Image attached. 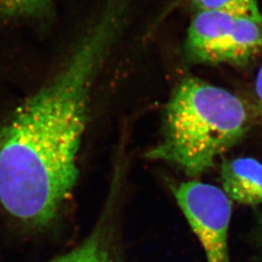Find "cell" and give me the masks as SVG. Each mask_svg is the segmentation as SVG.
<instances>
[{
    "label": "cell",
    "instance_id": "obj_1",
    "mask_svg": "<svg viewBox=\"0 0 262 262\" xmlns=\"http://www.w3.org/2000/svg\"><path fill=\"white\" fill-rule=\"evenodd\" d=\"M135 0H107L66 63L0 130V202L13 217L47 225L79 176L91 93Z\"/></svg>",
    "mask_w": 262,
    "mask_h": 262
},
{
    "label": "cell",
    "instance_id": "obj_2",
    "mask_svg": "<svg viewBox=\"0 0 262 262\" xmlns=\"http://www.w3.org/2000/svg\"><path fill=\"white\" fill-rule=\"evenodd\" d=\"M252 123V110L237 95L197 77H185L165 106L161 139L146 157L196 178L242 140Z\"/></svg>",
    "mask_w": 262,
    "mask_h": 262
},
{
    "label": "cell",
    "instance_id": "obj_3",
    "mask_svg": "<svg viewBox=\"0 0 262 262\" xmlns=\"http://www.w3.org/2000/svg\"><path fill=\"white\" fill-rule=\"evenodd\" d=\"M262 52V19L225 12H195L184 53L195 64H248Z\"/></svg>",
    "mask_w": 262,
    "mask_h": 262
},
{
    "label": "cell",
    "instance_id": "obj_4",
    "mask_svg": "<svg viewBox=\"0 0 262 262\" xmlns=\"http://www.w3.org/2000/svg\"><path fill=\"white\" fill-rule=\"evenodd\" d=\"M175 200L199 240L207 262H230L228 237L232 201L214 185L197 180L173 188Z\"/></svg>",
    "mask_w": 262,
    "mask_h": 262
},
{
    "label": "cell",
    "instance_id": "obj_5",
    "mask_svg": "<svg viewBox=\"0 0 262 262\" xmlns=\"http://www.w3.org/2000/svg\"><path fill=\"white\" fill-rule=\"evenodd\" d=\"M223 190L231 200L243 205L262 204V162L253 158L225 161L221 169Z\"/></svg>",
    "mask_w": 262,
    "mask_h": 262
},
{
    "label": "cell",
    "instance_id": "obj_6",
    "mask_svg": "<svg viewBox=\"0 0 262 262\" xmlns=\"http://www.w3.org/2000/svg\"><path fill=\"white\" fill-rule=\"evenodd\" d=\"M49 262H116L109 238L102 227L94 229L73 250Z\"/></svg>",
    "mask_w": 262,
    "mask_h": 262
},
{
    "label": "cell",
    "instance_id": "obj_7",
    "mask_svg": "<svg viewBox=\"0 0 262 262\" xmlns=\"http://www.w3.org/2000/svg\"><path fill=\"white\" fill-rule=\"evenodd\" d=\"M194 12H225L262 19L258 0H182Z\"/></svg>",
    "mask_w": 262,
    "mask_h": 262
},
{
    "label": "cell",
    "instance_id": "obj_8",
    "mask_svg": "<svg viewBox=\"0 0 262 262\" xmlns=\"http://www.w3.org/2000/svg\"><path fill=\"white\" fill-rule=\"evenodd\" d=\"M53 0H0V19H38L50 12Z\"/></svg>",
    "mask_w": 262,
    "mask_h": 262
},
{
    "label": "cell",
    "instance_id": "obj_9",
    "mask_svg": "<svg viewBox=\"0 0 262 262\" xmlns=\"http://www.w3.org/2000/svg\"><path fill=\"white\" fill-rule=\"evenodd\" d=\"M254 109L256 115L262 120V64L256 74L253 86Z\"/></svg>",
    "mask_w": 262,
    "mask_h": 262
},
{
    "label": "cell",
    "instance_id": "obj_10",
    "mask_svg": "<svg viewBox=\"0 0 262 262\" xmlns=\"http://www.w3.org/2000/svg\"><path fill=\"white\" fill-rule=\"evenodd\" d=\"M261 243H262V229H261Z\"/></svg>",
    "mask_w": 262,
    "mask_h": 262
}]
</instances>
